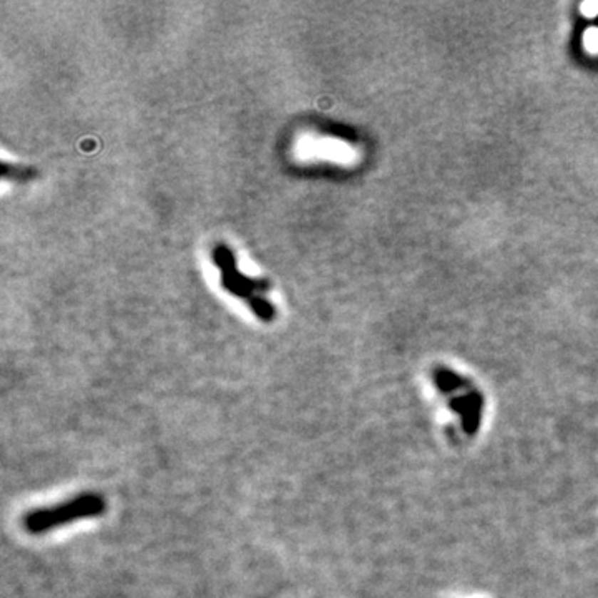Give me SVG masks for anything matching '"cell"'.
<instances>
[{
  "mask_svg": "<svg viewBox=\"0 0 598 598\" xmlns=\"http://www.w3.org/2000/svg\"><path fill=\"white\" fill-rule=\"evenodd\" d=\"M585 47L587 50H590V52H594V53L598 52V30L597 29H590L589 32L585 33Z\"/></svg>",
  "mask_w": 598,
  "mask_h": 598,
  "instance_id": "6",
  "label": "cell"
},
{
  "mask_svg": "<svg viewBox=\"0 0 598 598\" xmlns=\"http://www.w3.org/2000/svg\"><path fill=\"white\" fill-rule=\"evenodd\" d=\"M213 259L216 266H218L220 274H221V284H223L225 289H228L231 294L239 296L241 299H244L251 311L258 316L261 321H266V323H271L274 319L276 311L273 304L269 303L268 299L264 298V291H268L269 284L268 281L263 279H251L248 276H244L241 271L236 268L234 256L231 253L228 246L218 244L213 251Z\"/></svg>",
  "mask_w": 598,
  "mask_h": 598,
  "instance_id": "2",
  "label": "cell"
},
{
  "mask_svg": "<svg viewBox=\"0 0 598 598\" xmlns=\"http://www.w3.org/2000/svg\"><path fill=\"white\" fill-rule=\"evenodd\" d=\"M582 10H584V15L592 17V15L598 14V2H587L584 7H582Z\"/></svg>",
  "mask_w": 598,
  "mask_h": 598,
  "instance_id": "7",
  "label": "cell"
},
{
  "mask_svg": "<svg viewBox=\"0 0 598 598\" xmlns=\"http://www.w3.org/2000/svg\"><path fill=\"white\" fill-rule=\"evenodd\" d=\"M107 510V502L100 494H82L73 499L60 502L47 509H35L24 515L22 527L29 534L38 535L45 532L58 529L62 525L73 524L77 520L100 517Z\"/></svg>",
  "mask_w": 598,
  "mask_h": 598,
  "instance_id": "1",
  "label": "cell"
},
{
  "mask_svg": "<svg viewBox=\"0 0 598 598\" xmlns=\"http://www.w3.org/2000/svg\"><path fill=\"white\" fill-rule=\"evenodd\" d=\"M432 378H434V384L437 386V389L444 394H454L457 391L465 389L467 384H469V381L462 378V376L455 374L454 371L445 368L435 369Z\"/></svg>",
  "mask_w": 598,
  "mask_h": 598,
  "instance_id": "4",
  "label": "cell"
},
{
  "mask_svg": "<svg viewBox=\"0 0 598 598\" xmlns=\"http://www.w3.org/2000/svg\"><path fill=\"white\" fill-rule=\"evenodd\" d=\"M33 175H35V172H32V170H29V168H19V167H15V165H12V167H10V165L7 162H4V177L5 178L22 180V182H25V180L32 178Z\"/></svg>",
  "mask_w": 598,
  "mask_h": 598,
  "instance_id": "5",
  "label": "cell"
},
{
  "mask_svg": "<svg viewBox=\"0 0 598 598\" xmlns=\"http://www.w3.org/2000/svg\"><path fill=\"white\" fill-rule=\"evenodd\" d=\"M449 407L460 417L462 431L467 435H474L480 429L482 412H484V396L479 391L455 396L449 401Z\"/></svg>",
  "mask_w": 598,
  "mask_h": 598,
  "instance_id": "3",
  "label": "cell"
}]
</instances>
